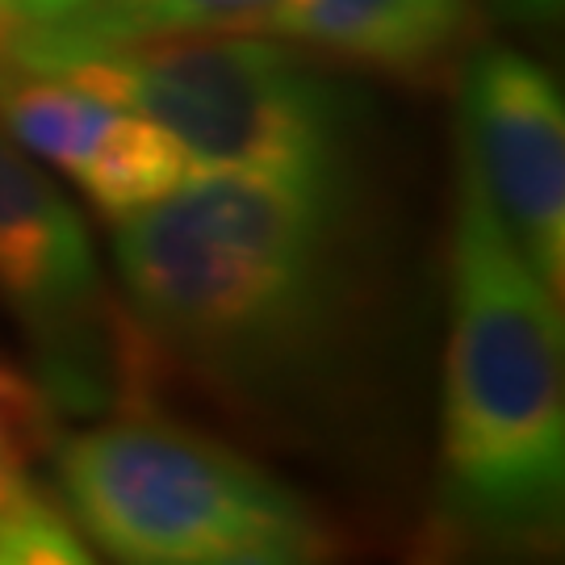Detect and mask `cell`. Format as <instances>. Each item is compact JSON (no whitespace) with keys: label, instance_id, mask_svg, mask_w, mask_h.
<instances>
[{"label":"cell","instance_id":"cell-1","mask_svg":"<svg viewBox=\"0 0 565 565\" xmlns=\"http://www.w3.org/2000/svg\"><path fill=\"white\" fill-rule=\"evenodd\" d=\"M335 205L264 172L184 177L114 231L135 331L214 382L281 385L331 327Z\"/></svg>","mask_w":565,"mask_h":565},{"label":"cell","instance_id":"cell-2","mask_svg":"<svg viewBox=\"0 0 565 565\" xmlns=\"http://www.w3.org/2000/svg\"><path fill=\"white\" fill-rule=\"evenodd\" d=\"M440 465L452 515L478 532H536L565 490L562 298L494 218L473 168L457 172L448 247Z\"/></svg>","mask_w":565,"mask_h":565},{"label":"cell","instance_id":"cell-3","mask_svg":"<svg viewBox=\"0 0 565 565\" xmlns=\"http://www.w3.org/2000/svg\"><path fill=\"white\" fill-rule=\"evenodd\" d=\"M81 536L130 565H306L331 532L302 494L202 431L118 415L51 448Z\"/></svg>","mask_w":565,"mask_h":565},{"label":"cell","instance_id":"cell-4","mask_svg":"<svg viewBox=\"0 0 565 565\" xmlns=\"http://www.w3.org/2000/svg\"><path fill=\"white\" fill-rule=\"evenodd\" d=\"M13 67H39L163 126L193 172H264L340 198L348 102L260 30L88 42Z\"/></svg>","mask_w":565,"mask_h":565},{"label":"cell","instance_id":"cell-5","mask_svg":"<svg viewBox=\"0 0 565 565\" xmlns=\"http://www.w3.org/2000/svg\"><path fill=\"white\" fill-rule=\"evenodd\" d=\"M0 302L34 343L60 411H102L135 382L139 331L118 315L81 210L0 126Z\"/></svg>","mask_w":565,"mask_h":565},{"label":"cell","instance_id":"cell-6","mask_svg":"<svg viewBox=\"0 0 565 565\" xmlns=\"http://www.w3.org/2000/svg\"><path fill=\"white\" fill-rule=\"evenodd\" d=\"M461 160L494 218L562 298L565 281V105L541 63L490 46L461 81Z\"/></svg>","mask_w":565,"mask_h":565},{"label":"cell","instance_id":"cell-7","mask_svg":"<svg viewBox=\"0 0 565 565\" xmlns=\"http://www.w3.org/2000/svg\"><path fill=\"white\" fill-rule=\"evenodd\" d=\"M0 126L114 223L193 177L181 142L163 126L39 67L9 63L0 72Z\"/></svg>","mask_w":565,"mask_h":565},{"label":"cell","instance_id":"cell-8","mask_svg":"<svg viewBox=\"0 0 565 565\" xmlns=\"http://www.w3.org/2000/svg\"><path fill=\"white\" fill-rule=\"evenodd\" d=\"M465 0H277L260 34L377 72H424L461 42Z\"/></svg>","mask_w":565,"mask_h":565},{"label":"cell","instance_id":"cell-9","mask_svg":"<svg viewBox=\"0 0 565 565\" xmlns=\"http://www.w3.org/2000/svg\"><path fill=\"white\" fill-rule=\"evenodd\" d=\"M277 0H97V9H102V39L97 42L260 30L264 13Z\"/></svg>","mask_w":565,"mask_h":565},{"label":"cell","instance_id":"cell-10","mask_svg":"<svg viewBox=\"0 0 565 565\" xmlns=\"http://www.w3.org/2000/svg\"><path fill=\"white\" fill-rule=\"evenodd\" d=\"M93 557L67 507L42 490L0 511V565H84Z\"/></svg>","mask_w":565,"mask_h":565},{"label":"cell","instance_id":"cell-11","mask_svg":"<svg viewBox=\"0 0 565 565\" xmlns=\"http://www.w3.org/2000/svg\"><path fill=\"white\" fill-rule=\"evenodd\" d=\"M0 419L39 457L60 445V406L51 403V394L34 373H25L4 352H0Z\"/></svg>","mask_w":565,"mask_h":565},{"label":"cell","instance_id":"cell-12","mask_svg":"<svg viewBox=\"0 0 565 565\" xmlns=\"http://www.w3.org/2000/svg\"><path fill=\"white\" fill-rule=\"evenodd\" d=\"M34 457H39V452L0 419V511L39 490V482L30 478V461H34Z\"/></svg>","mask_w":565,"mask_h":565},{"label":"cell","instance_id":"cell-13","mask_svg":"<svg viewBox=\"0 0 565 565\" xmlns=\"http://www.w3.org/2000/svg\"><path fill=\"white\" fill-rule=\"evenodd\" d=\"M9 51V30H4V21H0V55Z\"/></svg>","mask_w":565,"mask_h":565}]
</instances>
